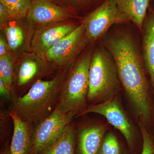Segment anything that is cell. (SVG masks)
<instances>
[{"mask_svg":"<svg viewBox=\"0 0 154 154\" xmlns=\"http://www.w3.org/2000/svg\"><path fill=\"white\" fill-rule=\"evenodd\" d=\"M99 41L113 57L121 85L136 113L149 123L151 109L140 30L131 22L116 24Z\"/></svg>","mask_w":154,"mask_h":154,"instance_id":"cell-1","label":"cell"},{"mask_svg":"<svg viewBox=\"0 0 154 154\" xmlns=\"http://www.w3.org/2000/svg\"><path fill=\"white\" fill-rule=\"evenodd\" d=\"M69 69H63L51 80H38L28 92L14 99L11 112L32 125L49 116L57 106Z\"/></svg>","mask_w":154,"mask_h":154,"instance_id":"cell-2","label":"cell"},{"mask_svg":"<svg viewBox=\"0 0 154 154\" xmlns=\"http://www.w3.org/2000/svg\"><path fill=\"white\" fill-rule=\"evenodd\" d=\"M121 86L115 61L99 40L94 44L90 64L88 99L105 102L113 98Z\"/></svg>","mask_w":154,"mask_h":154,"instance_id":"cell-3","label":"cell"},{"mask_svg":"<svg viewBox=\"0 0 154 154\" xmlns=\"http://www.w3.org/2000/svg\"><path fill=\"white\" fill-rule=\"evenodd\" d=\"M94 45L86 48L69 70L57 107L75 115L85 108L89 91V72Z\"/></svg>","mask_w":154,"mask_h":154,"instance_id":"cell-4","label":"cell"},{"mask_svg":"<svg viewBox=\"0 0 154 154\" xmlns=\"http://www.w3.org/2000/svg\"><path fill=\"white\" fill-rule=\"evenodd\" d=\"M79 21L85 26L91 45L99 41L113 25L130 22L119 10L114 0H106L95 11Z\"/></svg>","mask_w":154,"mask_h":154,"instance_id":"cell-5","label":"cell"},{"mask_svg":"<svg viewBox=\"0 0 154 154\" xmlns=\"http://www.w3.org/2000/svg\"><path fill=\"white\" fill-rule=\"evenodd\" d=\"M83 24L60 39L46 52L45 61L55 66H68L90 45Z\"/></svg>","mask_w":154,"mask_h":154,"instance_id":"cell-6","label":"cell"},{"mask_svg":"<svg viewBox=\"0 0 154 154\" xmlns=\"http://www.w3.org/2000/svg\"><path fill=\"white\" fill-rule=\"evenodd\" d=\"M63 113L56 107L51 114L37 123L31 133L30 154H39L60 137L74 116Z\"/></svg>","mask_w":154,"mask_h":154,"instance_id":"cell-7","label":"cell"},{"mask_svg":"<svg viewBox=\"0 0 154 154\" xmlns=\"http://www.w3.org/2000/svg\"><path fill=\"white\" fill-rule=\"evenodd\" d=\"M80 25L79 20L73 19L36 27L30 42L31 51L45 60V55L48 51Z\"/></svg>","mask_w":154,"mask_h":154,"instance_id":"cell-8","label":"cell"},{"mask_svg":"<svg viewBox=\"0 0 154 154\" xmlns=\"http://www.w3.org/2000/svg\"><path fill=\"white\" fill-rule=\"evenodd\" d=\"M90 113L103 116L110 124L123 135L131 151L134 150L136 141L133 127L118 100L112 98L99 104L91 105L82 112V114Z\"/></svg>","mask_w":154,"mask_h":154,"instance_id":"cell-9","label":"cell"},{"mask_svg":"<svg viewBox=\"0 0 154 154\" xmlns=\"http://www.w3.org/2000/svg\"><path fill=\"white\" fill-rule=\"evenodd\" d=\"M17 65L16 80L18 89H26L42 77L50 74L55 66L39 57L34 53H24Z\"/></svg>","mask_w":154,"mask_h":154,"instance_id":"cell-10","label":"cell"},{"mask_svg":"<svg viewBox=\"0 0 154 154\" xmlns=\"http://www.w3.org/2000/svg\"><path fill=\"white\" fill-rule=\"evenodd\" d=\"M26 19L32 28L73 19L78 20L71 12L57 5L52 0H31Z\"/></svg>","mask_w":154,"mask_h":154,"instance_id":"cell-11","label":"cell"},{"mask_svg":"<svg viewBox=\"0 0 154 154\" xmlns=\"http://www.w3.org/2000/svg\"><path fill=\"white\" fill-rule=\"evenodd\" d=\"M141 34L144 63L154 91V1L149 6Z\"/></svg>","mask_w":154,"mask_h":154,"instance_id":"cell-12","label":"cell"},{"mask_svg":"<svg viewBox=\"0 0 154 154\" xmlns=\"http://www.w3.org/2000/svg\"><path fill=\"white\" fill-rule=\"evenodd\" d=\"M14 124V133L10 147L11 154H30L32 128L16 113L10 112Z\"/></svg>","mask_w":154,"mask_h":154,"instance_id":"cell-13","label":"cell"},{"mask_svg":"<svg viewBox=\"0 0 154 154\" xmlns=\"http://www.w3.org/2000/svg\"><path fill=\"white\" fill-rule=\"evenodd\" d=\"M106 128L102 125H93L84 128L77 136L76 154H98Z\"/></svg>","mask_w":154,"mask_h":154,"instance_id":"cell-14","label":"cell"},{"mask_svg":"<svg viewBox=\"0 0 154 154\" xmlns=\"http://www.w3.org/2000/svg\"><path fill=\"white\" fill-rule=\"evenodd\" d=\"M119 11L140 32L147 12L152 0H114Z\"/></svg>","mask_w":154,"mask_h":154,"instance_id":"cell-15","label":"cell"},{"mask_svg":"<svg viewBox=\"0 0 154 154\" xmlns=\"http://www.w3.org/2000/svg\"><path fill=\"white\" fill-rule=\"evenodd\" d=\"M76 140L74 128L70 123L57 140L39 154H76Z\"/></svg>","mask_w":154,"mask_h":154,"instance_id":"cell-16","label":"cell"},{"mask_svg":"<svg viewBox=\"0 0 154 154\" xmlns=\"http://www.w3.org/2000/svg\"><path fill=\"white\" fill-rule=\"evenodd\" d=\"M57 5L68 10L81 20L91 14L106 0H52Z\"/></svg>","mask_w":154,"mask_h":154,"instance_id":"cell-17","label":"cell"},{"mask_svg":"<svg viewBox=\"0 0 154 154\" xmlns=\"http://www.w3.org/2000/svg\"><path fill=\"white\" fill-rule=\"evenodd\" d=\"M6 22L1 25L4 29L5 38L8 43L9 50L12 52L16 53L21 51L26 45L27 35L22 26L17 22Z\"/></svg>","mask_w":154,"mask_h":154,"instance_id":"cell-18","label":"cell"},{"mask_svg":"<svg viewBox=\"0 0 154 154\" xmlns=\"http://www.w3.org/2000/svg\"><path fill=\"white\" fill-rule=\"evenodd\" d=\"M15 68L14 58L10 53L0 57V79L3 80L10 91L12 90Z\"/></svg>","mask_w":154,"mask_h":154,"instance_id":"cell-19","label":"cell"},{"mask_svg":"<svg viewBox=\"0 0 154 154\" xmlns=\"http://www.w3.org/2000/svg\"><path fill=\"white\" fill-rule=\"evenodd\" d=\"M11 12L13 18L22 20L26 18L31 4V0H0Z\"/></svg>","mask_w":154,"mask_h":154,"instance_id":"cell-20","label":"cell"},{"mask_svg":"<svg viewBox=\"0 0 154 154\" xmlns=\"http://www.w3.org/2000/svg\"><path fill=\"white\" fill-rule=\"evenodd\" d=\"M98 154H126L124 152L118 139L111 133L104 136Z\"/></svg>","mask_w":154,"mask_h":154,"instance_id":"cell-21","label":"cell"},{"mask_svg":"<svg viewBox=\"0 0 154 154\" xmlns=\"http://www.w3.org/2000/svg\"><path fill=\"white\" fill-rule=\"evenodd\" d=\"M143 139L142 149L140 154H154V138L146 128L140 125Z\"/></svg>","mask_w":154,"mask_h":154,"instance_id":"cell-22","label":"cell"},{"mask_svg":"<svg viewBox=\"0 0 154 154\" xmlns=\"http://www.w3.org/2000/svg\"><path fill=\"white\" fill-rule=\"evenodd\" d=\"M14 19L11 12L2 3H0V23L1 25Z\"/></svg>","mask_w":154,"mask_h":154,"instance_id":"cell-23","label":"cell"},{"mask_svg":"<svg viewBox=\"0 0 154 154\" xmlns=\"http://www.w3.org/2000/svg\"><path fill=\"white\" fill-rule=\"evenodd\" d=\"M9 50L5 35L1 33L0 36V57L8 54Z\"/></svg>","mask_w":154,"mask_h":154,"instance_id":"cell-24","label":"cell"},{"mask_svg":"<svg viewBox=\"0 0 154 154\" xmlns=\"http://www.w3.org/2000/svg\"><path fill=\"white\" fill-rule=\"evenodd\" d=\"M10 91L2 79H0V94L1 96L5 98H8L10 96Z\"/></svg>","mask_w":154,"mask_h":154,"instance_id":"cell-25","label":"cell"},{"mask_svg":"<svg viewBox=\"0 0 154 154\" xmlns=\"http://www.w3.org/2000/svg\"><path fill=\"white\" fill-rule=\"evenodd\" d=\"M1 154H11L10 148L6 149L1 152Z\"/></svg>","mask_w":154,"mask_h":154,"instance_id":"cell-26","label":"cell"},{"mask_svg":"<svg viewBox=\"0 0 154 154\" xmlns=\"http://www.w3.org/2000/svg\"><path fill=\"white\" fill-rule=\"evenodd\" d=\"M152 1H154V0H152Z\"/></svg>","mask_w":154,"mask_h":154,"instance_id":"cell-27","label":"cell"}]
</instances>
